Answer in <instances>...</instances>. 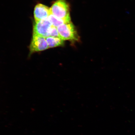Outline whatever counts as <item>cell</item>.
I'll return each instance as SVG.
<instances>
[{
    "mask_svg": "<svg viewBox=\"0 0 135 135\" xmlns=\"http://www.w3.org/2000/svg\"><path fill=\"white\" fill-rule=\"evenodd\" d=\"M50 9L54 16L68 22L71 21L70 8L66 0H57Z\"/></svg>",
    "mask_w": 135,
    "mask_h": 135,
    "instance_id": "6da1fadb",
    "label": "cell"
},
{
    "mask_svg": "<svg viewBox=\"0 0 135 135\" xmlns=\"http://www.w3.org/2000/svg\"><path fill=\"white\" fill-rule=\"evenodd\" d=\"M57 28L60 38L64 41L75 42L80 40L75 27L71 22L64 23Z\"/></svg>",
    "mask_w": 135,
    "mask_h": 135,
    "instance_id": "7a4b0ae2",
    "label": "cell"
},
{
    "mask_svg": "<svg viewBox=\"0 0 135 135\" xmlns=\"http://www.w3.org/2000/svg\"><path fill=\"white\" fill-rule=\"evenodd\" d=\"M52 25L48 18H45L34 23L33 34L45 38L50 36V31Z\"/></svg>",
    "mask_w": 135,
    "mask_h": 135,
    "instance_id": "3957f363",
    "label": "cell"
},
{
    "mask_svg": "<svg viewBox=\"0 0 135 135\" xmlns=\"http://www.w3.org/2000/svg\"><path fill=\"white\" fill-rule=\"evenodd\" d=\"M49 48L46 38L40 35L33 34L30 46V54L46 50Z\"/></svg>",
    "mask_w": 135,
    "mask_h": 135,
    "instance_id": "277c9868",
    "label": "cell"
},
{
    "mask_svg": "<svg viewBox=\"0 0 135 135\" xmlns=\"http://www.w3.org/2000/svg\"><path fill=\"white\" fill-rule=\"evenodd\" d=\"M51 13L50 8L42 4H38L35 6L34 11L35 22L48 18Z\"/></svg>",
    "mask_w": 135,
    "mask_h": 135,
    "instance_id": "5b68a950",
    "label": "cell"
},
{
    "mask_svg": "<svg viewBox=\"0 0 135 135\" xmlns=\"http://www.w3.org/2000/svg\"><path fill=\"white\" fill-rule=\"evenodd\" d=\"M49 48L63 46L64 40L60 38L50 36L45 38Z\"/></svg>",
    "mask_w": 135,
    "mask_h": 135,
    "instance_id": "8992f818",
    "label": "cell"
},
{
    "mask_svg": "<svg viewBox=\"0 0 135 135\" xmlns=\"http://www.w3.org/2000/svg\"><path fill=\"white\" fill-rule=\"evenodd\" d=\"M48 18L52 25L57 28L64 23L69 22L65 20L57 17L51 13L49 16Z\"/></svg>",
    "mask_w": 135,
    "mask_h": 135,
    "instance_id": "52a82bcc",
    "label": "cell"
},
{
    "mask_svg": "<svg viewBox=\"0 0 135 135\" xmlns=\"http://www.w3.org/2000/svg\"><path fill=\"white\" fill-rule=\"evenodd\" d=\"M50 36L60 38L57 27L53 25L50 30Z\"/></svg>",
    "mask_w": 135,
    "mask_h": 135,
    "instance_id": "ba28073f",
    "label": "cell"
}]
</instances>
